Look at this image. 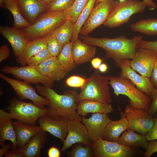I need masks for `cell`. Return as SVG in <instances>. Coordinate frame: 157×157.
<instances>
[{"instance_id":"cell-13","label":"cell","mask_w":157,"mask_h":157,"mask_svg":"<svg viewBox=\"0 0 157 157\" xmlns=\"http://www.w3.org/2000/svg\"><path fill=\"white\" fill-rule=\"evenodd\" d=\"M129 64L134 70L141 75L150 78L155 63L157 61V52L151 50L138 48Z\"/></svg>"},{"instance_id":"cell-53","label":"cell","mask_w":157,"mask_h":157,"mask_svg":"<svg viewBox=\"0 0 157 157\" xmlns=\"http://www.w3.org/2000/svg\"><path fill=\"white\" fill-rule=\"evenodd\" d=\"M104 0H96L95 3V5H96L99 3Z\"/></svg>"},{"instance_id":"cell-3","label":"cell","mask_w":157,"mask_h":157,"mask_svg":"<svg viewBox=\"0 0 157 157\" xmlns=\"http://www.w3.org/2000/svg\"><path fill=\"white\" fill-rule=\"evenodd\" d=\"M6 109L9 112L0 110L1 121L14 119L25 124L35 125L40 118L47 115V108L39 107L33 103L25 102L16 97L9 100Z\"/></svg>"},{"instance_id":"cell-28","label":"cell","mask_w":157,"mask_h":157,"mask_svg":"<svg viewBox=\"0 0 157 157\" xmlns=\"http://www.w3.org/2000/svg\"><path fill=\"white\" fill-rule=\"evenodd\" d=\"M0 6L9 10L12 14L14 19V27L23 28L31 24L21 14L22 11L17 0H0Z\"/></svg>"},{"instance_id":"cell-12","label":"cell","mask_w":157,"mask_h":157,"mask_svg":"<svg viewBox=\"0 0 157 157\" xmlns=\"http://www.w3.org/2000/svg\"><path fill=\"white\" fill-rule=\"evenodd\" d=\"M0 77L9 83L14 90L15 94L20 99H28L31 101L36 106L45 108L49 105L48 99L39 95L35 89L29 83L24 81L15 80L8 77L2 73H0Z\"/></svg>"},{"instance_id":"cell-43","label":"cell","mask_w":157,"mask_h":157,"mask_svg":"<svg viewBox=\"0 0 157 157\" xmlns=\"http://www.w3.org/2000/svg\"><path fill=\"white\" fill-rule=\"evenodd\" d=\"M154 122L151 129L145 135L149 141L157 140V118H154Z\"/></svg>"},{"instance_id":"cell-32","label":"cell","mask_w":157,"mask_h":157,"mask_svg":"<svg viewBox=\"0 0 157 157\" xmlns=\"http://www.w3.org/2000/svg\"><path fill=\"white\" fill-rule=\"evenodd\" d=\"M73 44L70 41L64 45L60 53L57 56L60 64L69 72L75 69L77 66L73 58Z\"/></svg>"},{"instance_id":"cell-17","label":"cell","mask_w":157,"mask_h":157,"mask_svg":"<svg viewBox=\"0 0 157 157\" xmlns=\"http://www.w3.org/2000/svg\"><path fill=\"white\" fill-rule=\"evenodd\" d=\"M0 32L9 42L17 57L22 52L28 41L22 29L0 26Z\"/></svg>"},{"instance_id":"cell-27","label":"cell","mask_w":157,"mask_h":157,"mask_svg":"<svg viewBox=\"0 0 157 157\" xmlns=\"http://www.w3.org/2000/svg\"><path fill=\"white\" fill-rule=\"evenodd\" d=\"M117 142L127 147L142 148L145 150L149 143L145 135L138 134L129 129L122 133Z\"/></svg>"},{"instance_id":"cell-18","label":"cell","mask_w":157,"mask_h":157,"mask_svg":"<svg viewBox=\"0 0 157 157\" xmlns=\"http://www.w3.org/2000/svg\"><path fill=\"white\" fill-rule=\"evenodd\" d=\"M38 121L41 130L50 133L63 142L67 134L68 121L57 120L47 115L40 117Z\"/></svg>"},{"instance_id":"cell-15","label":"cell","mask_w":157,"mask_h":157,"mask_svg":"<svg viewBox=\"0 0 157 157\" xmlns=\"http://www.w3.org/2000/svg\"><path fill=\"white\" fill-rule=\"evenodd\" d=\"M111 121L108 114L100 113H94L89 118L82 117L81 120L91 142L102 138L106 127Z\"/></svg>"},{"instance_id":"cell-11","label":"cell","mask_w":157,"mask_h":157,"mask_svg":"<svg viewBox=\"0 0 157 157\" xmlns=\"http://www.w3.org/2000/svg\"><path fill=\"white\" fill-rule=\"evenodd\" d=\"M91 147L96 157H132L135 153L133 147L101 138L92 142Z\"/></svg>"},{"instance_id":"cell-2","label":"cell","mask_w":157,"mask_h":157,"mask_svg":"<svg viewBox=\"0 0 157 157\" xmlns=\"http://www.w3.org/2000/svg\"><path fill=\"white\" fill-rule=\"evenodd\" d=\"M80 38L88 45L103 49L106 52V58L113 59L116 66L119 67L123 60L133 58L138 48L137 45L142 40V36H135L131 39L125 35L114 38H99L82 35Z\"/></svg>"},{"instance_id":"cell-52","label":"cell","mask_w":157,"mask_h":157,"mask_svg":"<svg viewBox=\"0 0 157 157\" xmlns=\"http://www.w3.org/2000/svg\"><path fill=\"white\" fill-rule=\"evenodd\" d=\"M43 2L45 3L49 6L54 0H40Z\"/></svg>"},{"instance_id":"cell-16","label":"cell","mask_w":157,"mask_h":157,"mask_svg":"<svg viewBox=\"0 0 157 157\" xmlns=\"http://www.w3.org/2000/svg\"><path fill=\"white\" fill-rule=\"evenodd\" d=\"M129 59L123 60L119 67L121 72L120 76L129 79L139 90L144 92L152 99V93L154 88L150 78L137 74L129 64Z\"/></svg>"},{"instance_id":"cell-22","label":"cell","mask_w":157,"mask_h":157,"mask_svg":"<svg viewBox=\"0 0 157 157\" xmlns=\"http://www.w3.org/2000/svg\"><path fill=\"white\" fill-rule=\"evenodd\" d=\"M13 124L17 137V148L24 146L33 137L41 130L40 126L22 123L18 120L13 122Z\"/></svg>"},{"instance_id":"cell-41","label":"cell","mask_w":157,"mask_h":157,"mask_svg":"<svg viewBox=\"0 0 157 157\" xmlns=\"http://www.w3.org/2000/svg\"><path fill=\"white\" fill-rule=\"evenodd\" d=\"M151 99V107L148 112L149 114L153 117L157 112V88H154L153 90Z\"/></svg>"},{"instance_id":"cell-38","label":"cell","mask_w":157,"mask_h":157,"mask_svg":"<svg viewBox=\"0 0 157 157\" xmlns=\"http://www.w3.org/2000/svg\"><path fill=\"white\" fill-rule=\"evenodd\" d=\"M75 0H54L46 12L66 10L72 6Z\"/></svg>"},{"instance_id":"cell-29","label":"cell","mask_w":157,"mask_h":157,"mask_svg":"<svg viewBox=\"0 0 157 157\" xmlns=\"http://www.w3.org/2000/svg\"><path fill=\"white\" fill-rule=\"evenodd\" d=\"M11 119L0 122V145H5L6 140L11 141L13 144L11 149H17V137Z\"/></svg>"},{"instance_id":"cell-31","label":"cell","mask_w":157,"mask_h":157,"mask_svg":"<svg viewBox=\"0 0 157 157\" xmlns=\"http://www.w3.org/2000/svg\"><path fill=\"white\" fill-rule=\"evenodd\" d=\"M74 23L67 19L53 31L56 38L63 46L71 41L73 33Z\"/></svg>"},{"instance_id":"cell-8","label":"cell","mask_w":157,"mask_h":157,"mask_svg":"<svg viewBox=\"0 0 157 157\" xmlns=\"http://www.w3.org/2000/svg\"><path fill=\"white\" fill-rule=\"evenodd\" d=\"M1 71L3 73L13 75L17 79L22 80L29 84H42L43 85L52 88L54 81L42 74L35 67L28 65L21 67L6 65L2 67Z\"/></svg>"},{"instance_id":"cell-39","label":"cell","mask_w":157,"mask_h":157,"mask_svg":"<svg viewBox=\"0 0 157 157\" xmlns=\"http://www.w3.org/2000/svg\"><path fill=\"white\" fill-rule=\"evenodd\" d=\"M86 79L80 76L73 75L67 78L65 81L66 85L70 87H82L85 83Z\"/></svg>"},{"instance_id":"cell-19","label":"cell","mask_w":157,"mask_h":157,"mask_svg":"<svg viewBox=\"0 0 157 157\" xmlns=\"http://www.w3.org/2000/svg\"><path fill=\"white\" fill-rule=\"evenodd\" d=\"M35 67L54 81L61 80L69 72L60 64L56 56L51 57Z\"/></svg>"},{"instance_id":"cell-6","label":"cell","mask_w":157,"mask_h":157,"mask_svg":"<svg viewBox=\"0 0 157 157\" xmlns=\"http://www.w3.org/2000/svg\"><path fill=\"white\" fill-rule=\"evenodd\" d=\"M109 84L108 76H102L98 69H95L90 76L86 79L85 83L81 88L78 101L86 99L110 104L112 100L109 92Z\"/></svg>"},{"instance_id":"cell-47","label":"cell","mask_w":157,"mask_h":157,"mask_svg":"<svg viewBox=\"0 0 157 157\" xmlns=\"http://www.w3.org/2000/svg\"><path fill=\"white\" fill-rule=\"evenodd\" d=\"M60 154L59 149L55 146L50 148L48 151V155L49 157H59Z\"/></svg>"},{"instance_id":"cell-9","label":"cell","mask_w":157,"mask_h":157,"mask_svg":"<svg viewBox=\"0 0 157 157\" xmlns=\"http://www.w3.org/2000/svg\"><path fill=\"white\" fill-rule=\"evenodd\" d=\"M117 1L105 0L95 6L81 28L79 34L87 35L94 29L104 24L115 7Z\"/></svg>"},{"instance_id":"cell-23","label":"cell","mask_w":157,"mask_h":157,"mask_svg":"<svg viewBox=\"0 0 157 157\" xmlns=\"http://www.w3.org/2000/svg\"><path fill=\"white\" fill-rule=\"evenodd\" d=\"M112 105L89 100H82L78 102L77 108L78 114L85 117L88 113H100L108 114L113 111Z\"/></svg>"},{"instance_id":"cell-10","label":"cell","mask_w":157,"mask_h":157,"mask_svg":"<svg viewBox=\"0 0 157 157\" xmlns=\"http://www.w3.org/2000/svg\"><path fill=\"white\" fill-rule=\"evenodd\" d=\"M121 116L125 117L129 123V129L145 135L152 128L154 119L148 111L136 109L129 104L127 105L124 113L120 112Z\"/></svg>"},{"instance_id":"cell-49","label":"cell","mask_w":157,"mask_h":157,"mask_svg":"<svg viewBox=\"0 0 157 157\" xmlns=\"http://www.w3.org/2000/svg\"><path fill=\"white\" fill-rule=\"evenodd\" d=\"M13 146L12 143L11 142L6 145H4L2 148L0 149V157H2L4 155L10 148H12Z\"/></svg>"},{"instance_id":"cell-1","label":"cell","mask_w":157,"mask_h":157,"mask_svg":"<svg viewBox=\"0 0 157 157\" xmlns=\"http://www.w3.org/2000/svg\"><path fill=\"white\" fill-rule=\"evenodd\" d=\"M35 88L41 95L48 100L47 115L60 121L78 120L81 121L77 109L78 94L72 90L65 91L62 95L57 93L52 88L36 84Z\"/></svg>"},{"instance_id":"cell-14","label":"cell","mask_w":157,"mask_h":157,"mask_svg":"<svg viewBox=\"0 0 157 157\" xmlns=\"http://www.w3.org/2000/svg\"><path fill=\"white\" fill-rule=\"evenodd\" d=\"M81 121L73 120L67 123V134L63 142L60 151L63 152L76 143L80 142L85 146L91 147L92 142L90 140L85 126Z\"/></svg>"},{"instance_id":"cell-36","label":"cell","mask_w":157,"mask_h":157,"mask_svg":"<svg viewBox=\"0 0 157 157\" xmlns=\"http://www.w3.org/2000/svg\"><path fill=\"white\" fill-rule=\"evenodd\" d=\"M91 147L75 145L70 151L66 152L69 157H91L93 156Z\"/></svg>"},{"instance_id":"cell-33","label":"cell","mask_w":157,"mask_h":157,"mask_svg":"<svg viewBox=\"0 0 157 157\" xmlns=\"http://www.w3.org/2000/svg\"><path fill=\"white\" fill-rule=\"evenodd\" d=\"M96 0H89L80 14L76 22L74 24L73 33L71 42L74 43L78 39L80 31L94 8Z\"/></svg>"},{"instance_id":"cell-5","label":"cell","mask_w":157,"mask_h":157,"mask_svg":"<svg viewBox=\"0 0 157 157\" xmlns=\"http://www.w3.org/2000/svg\"><path fill=\"white\" fill-rule=\"evenodd\" d=\"M67 19L66 10L45 12L33 24L22 30L28 41L30 42L53 32Z\"/></svg>"},{"instance_id":"cell-26","label":"cell","mask_w":157,"mask_h":157,"mask_svg":"<svg viewBox=\"0 0 157 157\" xmlns=\"http://www.w3.org/2000/svg\"><path fill=\"white\" fill-rule=\"evenodd\" d=\"M47 48L44 37L28 42L21 53L16 57L17 62L22 66L28 64L29 60L34 55L40 50Z\"/></svg>"},{"instance_id":"cell-34","label":"cell","mask_w":157,"mask_h":157,"mask_svg":"<svg viewBox=\"0 0 157 157\" xmlns=\"http://www.w3.org/2000/svg\"><path fill=\"white\" fill-rule=\"evenodd\" d=\"M89 0H75L72 7L66 10L67 19L74 24Z\"/></svg>"},{"instance_id":"cell-20","label":"cell","mask_w":157,"mask_h":157,"mask_svg":"<svg viewBox=\"0 0 157 157\" xmlns=\"http://www.w3.org/2000/svg\"><path fill=\"white\" fill-rule=\"evenodd\" d=\"M97 48L78 39L73 44L72 52L74 61L77 65L91 61L96 54Z\"/></svg>"},{"instance_id":"cell-30","label":"cell","mask_w":157,"mask_h":157,"mask_svg":"<svg viewBox=\"0 0 157 157\" xmlns=\"http://www.w3.org/2000/svg\"><path fill=\"white\" fill-rule=\"evenodd\" d=\"M131 29L135 32L148 35H157V19H148L138 21L130 25Z\"/></svg>"},{"instance_id":"cell-46","label":"cell","mask_w":157,"mask_h":157,"mask_svg":"<svg viewBox=\"0 0 157 157\" xmlns=\"http://www.w3.org/2000/svg\"><path fill=\"white\" fill-rule=\"evenodd\" d=\"M150 78V81L154 87L157 88V61L154 64Z\"/></svg>"},{"instance_id":"cell-7","label":"cell","mask_w":157,"mask_h":157,"mask_svg":"<svg viewBox=\"0 0 157 157\" xmlns=\"http://www.w3.org/2000/svg\"><path fill=\"white\" fill-rule=\"evenodd\" d=\"M147 7L143 1H117L115 7L103 24L110 28L119 27L128 22L133 15L143 13Z\"/></svg>"},{"instance_id":"cell-54","label":"cell","mask_w":157,"mask_h":157,"mask_svg":"<svg viewBox=\"0 0 157 157\" xmlns=\"http://www.w3.org/2000/svg\"><path fill=\"white\" fill-rule=\"evenodd\" d=\"M155 118H157V112L155 115Z\"/></svg>"},{"instance_id":"cell-44","label":"cell","mask_w":157,"mask_h":157,"mask_svg":"<svg viewBox=\"0 0 157 157\" xmlns=\"http://www.w3.org/2000/svg\"><path fill=\"white\" fill-rule=\"evenodd\" d=\"M10 55V51L8 45L3 44L0 47V62L7 59Z\"/></svg>"},{"instance_id":"cell-48","label":"cell","mask_w":157,"mask_h":157,"mask_svg":"<svg viewBox=\"0 0 157 157\" xmlns=\"http://www.w3.org/2000/svg\"><path fill=\"white\" fill-rule=\"evenodd\" d=\"M121 2L125 0H115ZM154 0H143L150 10L155 9L157 8L156 3L153 1Z\"/></svg>"},{"instance_id":"cell-45","label":"cell","mask_w":157,"mask_h":157,"mask_svg":"<svg viewBox=\"0 0 157 157\" xmlns=\"http://www.w3.org/2000/svg\"><path fill=\"white\" fill-rule=\"evenodd\" d=\"M5 157H24L21 147L9 150L4 155Z\"/></svg>"},{"instance_id":"cell-51","label":"cell","mask_w":157,"mask_h":157,"mask_svg":"<svg viewBox=\"0 0 157 157\" xmlns=\"http://www.w3.org/2000/svg\"><path fill=\"white\" fill-rule=\"evenodd\" d=\"M108 67L105 63H102L100 65L98 69L101 72L104 73L107 69Z\"/></svg>"},{"instance_id":"cell-4","label":"cell","mask_w":157,"mask_h":157,"mask_svg":"<svg viewBox=\"0 0 157 157\" xmlns=\"http://www.w3.org/2000/svg\"><path fill=\"white\" fill-rule=\"evenodd\" d=\"M109 84L117 96L119 94L127 96L129 104L136 109L148 111L151 103L150 97L138 89L128 78L121 76H108Z\"/></svg>"},{"instance_id":"cell-35","label":"cell","mask_w":157,"mask_h":157,"mask_svg":"<svg viewBox=\"0 0 157 157\" xmlns=\"http://www.w3.org/2000/svg\"><path fill=\"white\" fill-rule=\"evenodd\" d=\"M44 38L47 48L52 56L57 57L60 53L63 46L57 40L53 32L46 35Z\"/></svg>"},{"instance_id":"cell-40","label":"cell","mask_w":157,"mask_h":157,"mask_svg":"<svg viewBox=\"0 0 157 157\" xmlns=\"http://www.w3.org/2000/svg\"><path fill=\"white\" fill-rule=\"evenodd\" d=\"M138 48H143L157 52V40L149 41L142 40L137 45Z\"/></svg>"},{"instance_id":"cell-42","label":"cell","mask_w":157,"mask_h":157,"mask_svg":"<svg viewBox=\"0 0 157 157\" xmlns=\"http://www.w3.org/2000/svg\"><path fill=\"white\" fill-rule=\"evenodd\" d=\"M157 152V140L150 141L147 149L144 152L145 157H150L154 153Z\"/></svg>"},{"instance_id":"cell-37","label":"cell","mask_w":157,"mask_h":157,"mask_svg":"<svg viewBox=\"0 0 157 157\" xmlns=\"http://www.w3.org/2000/svg\"><path fill=\"white\" fill-rule=\"evenodd\" d=\"M52 56L48 49L46 48L40 50L32 57L27 65L35 67Z\"/></svg>"},{"instance_id":"cell-25","label":"cell","mask_w":157,"mask_h":157,"mask_svg":"<svg viewBox=\"0 0 157 157\" xmlns=\"http://www.w3.org/2000/svg\"><path fill=\"white\" fill-rule=\"evenodd\" d=\"M121 116L120 119L111 120L108 124L104 130L102 139L112 142L118 141L121 134L129 129V123L126 118Z\"/></svg>"},{"instance_id":"cell-21","label":"cell","mask_w":157,"mask_h":157,"mask_svg":"<svg viewBox=\"0 0 157 157\" xmlns=\"http://www.w3.org/2000/svg\"><path fill=\"white\" fill-rule=\"evenodd\" d=\"M22 12L33 24L39 15L47 10L49 6L40 0H17Z\"/></svg>"},{"instance_id":"cell-24","label":"cell","mask_w":157,"mask_h":157,"mask_svg":"<svg viewBox=\"0 0 157 157\" xmlns=\"http://www.w3.org/2000/svg\"><path fill=\"white\" fill-rule=\"evenodd\" d=\"M46 132L41 130L21 147L24 157L41 156V150L44 148L47 140Z\"/></svg>"},{"instance_id":"cell-50","label":"cell","mask_w":157,"mask_h":157,"mask_svg":"<svg viewBox=\"0 0 157 157\" xmlns=\"http://www.w3.org/2000/svg\"><path fill=\"white\" fill-rule=\"evenodd\" d=\"M102 60H103L98 58H92L91 62L92 67L95 69H98Z\"/></svg>"}]
</instances>
